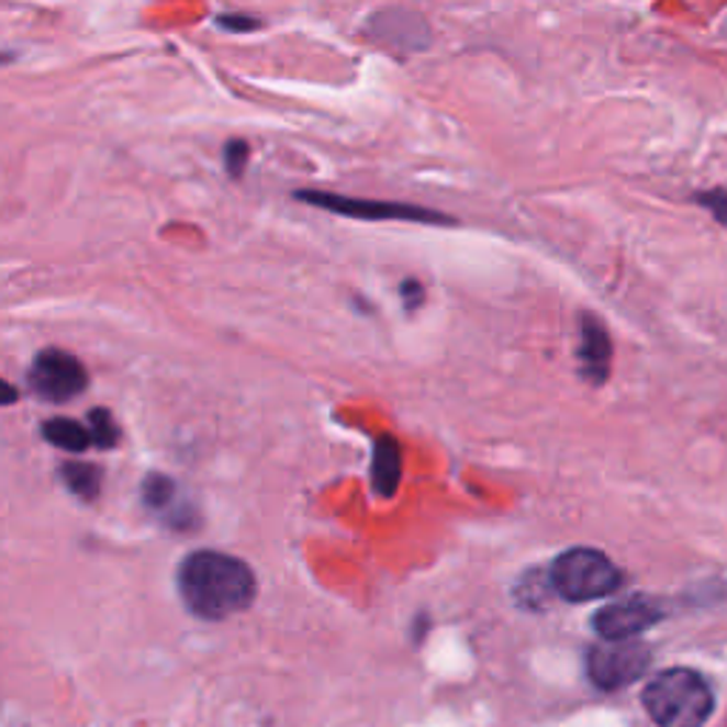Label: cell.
<instances>
[{
	"label": "cell",
	"instance_id": "obj_1",
	"mask_svg": "<svg viewBox=\"0 0 727 727\" xmlns=\"http://www.w3.org/2000/svg\"><path fill=\"white\" fill-rule=\"evenodd\" d=\"M179 597L202 619H227L250 608L256 600V574L239 557L222 551H193L177 571Z\"/></svg>",
	"mask_w": 727,
	"mask_h": 727
},
{
	"label": "cell",
	"instance_id": "obj_2",
	"mask_svg": "<svg viewBox=\"0 0 727 727\" xmlns=\"http://www.w3.org/2000/svg\"><path fill=\"white\" fill-rule=\"evenodd\" d=\"M642 705L659 727H702L714 711V693L691 668H671L648 682Z\"/></svg>",
	"mask_w": 727,
	"mask_h": 727
},
{
	"label": "cell",
	"instance_id": "obj_3",
	"mask_svg": "<svg viewBox=\"0 0 727 727\" xmlns=\"http://www.w3.org/2000/svg\"><path fill=\"white\" fill-rule=\"evenodd\" d=\"M623 571L611 563V557L589 546L563 551L551 566V589L569 603L608 597L623 585Z\"/></svg>",
	"mask_w": 727,
	"mask_h": 727
},
{
	"label": "cell",
	"instance_id": "obj_4",
	"mask_svg": "<svg viewBox=\"0 0 727 727\" xmlns=\"http://www.w3.org/2000/svg\"><path fill=\"white\" fill-rule=\"evenodd\" d=\"M295 200L307 202L313 208H322L329 213H342L353 220H401V222H429V225H452V216L429 208L410 205V202H381V200H358V197H342V193L327 191H299Z\"/></svg>",
	"mask_w": 727,
	"mask_h": 727
},
{
	"label": "cell",
	"instance_id": "obj_5",
	"mask_svg": "<svg viewBox=\"0 0 727 727\" xmlns=\"http://www.w3.org/2000/svg\"><path fill=\"white\" fill-rule=\"evenodd\" d=\"M29 387L37 399L52 404H66L89 387V372L71 353L43 350L29 367Z\"/></svg>",
	"mask_w": 727,
	"mask_h": 727
},
{
	"label": "cell",
	"instance_id": "obj_6",
	"mask_svg": "<svg viewBox=\"0 0 727 727\" xmlns=\"http://www.w3.org/2000/svg\"><path fill=\"white\" fill-rule=\"evenodd\" d=\"M651 666V651L637 639L625 642H608L589 651V676L603 691H619V687L637 682Z\"/></svg>",
	"mask_w": 727,
	"mask_h": 727
},
{
	"label": "cell",
	"instance_id": "obj_7",
	"mask_svg": "<svg viewBox=\"0 0 727 727\" xmlns=\"http://www.w3.org/2000/svg\"><path fill=\"white\" fill-rule=\"evenodd\" d=\"M662 617H666V611H662L657 600L628 597L623 603L605 605L603 611H597L594 628L608 642H625V639H634L637 634L648 631Z\"/></svg>",
	"mask_w": 727,
	"mask_h": 727
},
{
	"label": "cell",
	"instance_id": "obj_8",
	"mask_svg": "<svg viewBox=\"0 0 727 727\" xmlns=\"http://www.w3.org/2000/svg\"><path fill=\"white\" fill-rule=\"evenodd\" d=\"M580 372L589 384L603 387L611 372V338L608 329L597 322V316L583 313L580 316Z\"/></svg>",
	"mask_w": 727,
	"mask_h": 727
},
{
	"label": "cell",
	"instance_id": "obj_9",
	"mask_svg": "<svg viewBox=\"0 0 727 727\" xmlns=\"http://www.w3.org/2000/svg\"><path fill=\"white\" fill-rule=\"evenodd\" d=\"M401 446L390 435L376 438V452H372V489L381 497H392L401 483Z\"/></svg>",
	"mask_w": 727,
	"mask_h": 727
},
{
	"label": "cell",
	"instance_id": "obj_10",
	"mask_svg": "<svg viewBox=\"0 0 727 727\" xmlns=\"http://www.w3.org/2000/svg\"><path fill=\"white\" fill-rule=\"evenodd\" d=\"M43 438L48 444H55L57 449H66V452H86L91 446L89 429L71 418H52L41 426Z\"/></svg>",
	"mask_w": 727,
	"mask_h": 727
},
{
	"label": "cell",
	"instance_id": "obj_11",
	"mask_svg": "<svg viewBox=\"0 0 727 727\" xmlns=\"http://www.w3.org/2000/svg\"><path fill=\"white\" fill-rule=\"evenodd\" d=\"M60 478L63 483H66V486L86 503L97 501L100 486H103V472H100L94 463H82V460H69V463H63Z\"/></svg>",
	"mask_w": 727,
	"mask_h": 727
},
{
	"label": "cell",
	"instance_id": "obj_12",
	"mask_svg": "<svg viewBox=\"0 0 727 727\" xmlns=\"http://www.w3.org/2000/svg\"><path fill=\"white\" fill-rule=\"evenodd\" d=\"M89 435L91 444L100 446V449H111V446L120 444V426L105 406H97V410L89 412Z\"/></svg>",
	"mask_w": 727,
	"mask_h": 727
},
{
	"label": "cell",
	"instance_id": "obj_13",
	"mask_svg": "<svg viewBox=\"0 0 727 727\" xmlns=\"http://www.w3.org/2000/svg\"><path fill=\"white\" fill-rule=\"evenodd\" d=\"M174 494H177V486L168 474H148L143 481V503L152 512H159V508H168L174 503Z\"/></svg>",
	"mask_w": 727,
	"mask_h": 727
},
{
	"label": "cell",
	"instance_id": "obj_14",
	"mask_svg": "<svg viewBox=\"0 0 727 727\" xmlns=\"http://www.w3.org/2000/svg\"><path fill=\"white\" fill-rule=\"evenodd\" d=\"M247 159H250V148H247L245 139H231V143L225 145V168L234 179H239L242 174H245Z\"/></svg>",
	"mask_w": 727,
	"mask_h": 727
},
{
	"label": "cell",
	"instance_id": "obj_15",
	"mask_svg": "<svg viewBox=\"0 0 727 727\" xmlns=\"http://www.w3.org/2000/svg\"><path fill=\"white\" fill-rule=\"evenodd\" d=\"M696 202H700L705 211L714 213L716 222H722V225L727 227V191H722V188H714V191L696 193Z\"/></svg>",
	"mask_w": 727,
	"mask_h": 727
},
{
	"label": "cell",
	"instance_id": "obj_16",
	"mask_svg": "<svg viewBox=\"0 0 727 727\" xmlns=\"http://www.w3.org/2000/svg\"><path fill=\"white\" fill-rule=\"evenodd\" d=\"M220 26L231 29V32H250V29H259V21L245 18V14H222Z\"/></svg>",
	"mask_w": 727,
	"mask_h": 727
},
{
	"label": "cell",
	"instance_id": "obj_17",
	"mask_svg": "<svg viewBox=\"0 0 727 727\" xmlns=\"http://www.w3.org/2000/svg\"><path fill=\"white\" fill-rule=\"evenodd\" d=\"M18 395H21V392H18V387H12L9 381H3V378H0V406L14 404V401H18Z\"/></svg>",
	"mask_w": 727,
	"mask_h": 727
},
{
	"label": "cell",
	"instance_id": "obj_18",
	"mask_svg": "<svg viewBox=\"0 0 727 727\" xmlns=\"http://www.w3.org/2000/svg\"><path fill=\"white\" fill-rule=\"evenodd\" d=\"M404 293H406V307H415L421 295H424V290H421V284L415 282H404Z\"/></svg>",
	"mask_w": 727,
	"mask_h": 727
}]
</instances>
